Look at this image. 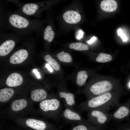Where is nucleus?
I'll return each instance as SVG.
<instances>
[{
	"label": "nucleus",
	"mask_w": 130,
	"mask_h": 130,
	"mask_svg": "<svg viewBox=\"0 0 130 130\" xmlns=\"http://www.w3.org/2000/svg\"><path fill=\"white\" fill-rule=\"evenodd\" d=\"M119 95L110 92L91 98L76 106V108L82 111H86L98 109L108 112L119 103Z\"/></svg>",
	"instance_id": "obj_1"
},
{
	"label": "nucleus",
	"mask_w": 130,
	"mask_h": 130,
	"mask_svg": "<svg viewBox=\"0 0 130 130\" xmlns=\"http://www.w3.org/2000/svg\"><path fill=\"white\" fill-rule=\"evenodd\" d=\"M39 107L43 112L47 113L59 123L63 111L61 100L58 97L45 99L41 101Z\"/></svg>",
	"instance_id": "obj_2"
},
{
	"label": "nucleus",
	"mask_w": 130,
	"mask_h": 130,
	"mask_svg": "<svg viewBox=\"0 0 130 130\" xmlns=\"http://www.w3.org/2000/svg\"><path fill=\"white\" fill-rule=\"evenodd\" d=\"M87 112V120L91 124L105 130L111 120L110 114L107 111L101 109H96Z\"/></svg>",
	"instance_id": "obj_3"
},
{
	"label": "nucleus",
	"mask_w": 130,
	"mask_h": 130,
	"mask_svg": "<svg viewBox=\"0 0 130 130\" xmlns=\"http://www.w3.org/2000/svg\"><path fill=\"white\" fill-rule=\"evenodd\" d=\"M114 88V85L107 80L95 82L90 86L86 93L87 99L106 92H110Z\"/></svg>",
	"instance_id": "obj_4"
},
{
	"label": "nucleus",
	"mask_w": 130,
	"mask_h": 130,
	"mask_svg": "<svg viewBox=\"0 0 130 130\" xmlns=\"http://www.w3.org/2000/svg\"><path fill=\"white\" fill-rule=\"evenodd\" d=\"M65 124L72 125L79 124H90L87 120L84 119L78 111L69 108H65L61 115Z\"/></svg>",
	"instance_id": "obj_5"
},
{
	"label": "nucleus",
	"mask_w": 130,
	"mask_h": 130,
	"mask_svg": "<svg viewBox=\"0 0 130 130\" xmlns=\"http://www.w3.org/2000/svg\"><path fill=\"white\" fill-rule=\"evenodd\" d=\"M8 22L13 28L20 31L32 28V22L28 19L17 14H13L9 17Z\"/></svg>",
	"instance_id": "obj_6"
},
{
	"label": "nucleus",
	"mask_w": 130,
	"mask_h": 130,
	"mask_svg": "<svg viewBox=\"0 0 130 130\" xmlns=\"http://www.w3.org/2000/svg\"><path fill=\"white\" fill-rule=\"evenodd\" d=\"M128 104L119 103L115 110L110 114L111 120L118 123L127 117L130 112V105Z\"/></svg>",
	"instance_id": "obj_7"
},
{
	"label": "nucleus",
	"mask_w": 130,
	"mask_h": 130,
	"mask_svg": "<svg viewBox=\"0 0 130 130\" xmlns=\"http://www.w3.org/2000/svg\"><path fill=\"white\" fill-rule=\"evenodd\" d=\"M58 97L63 102L65 108L73 109L76 106L75 96L72 93L65 91H60L59 92Z\"/></svg>",
	"instance_id": "obj_8"
},
{
	"label": "nucleus",
	"mask_w": 130,
	"mask_h": 130,
	"mask_svg": "<svg viewBox=\"0 0 130 130\" xmlns=\"http://www.w3.org/2000/svg\"><path fill=\"white\" fill-rule=\"evenodd\" d=\"M28 54V52L26 50L20 49L15 52L11 56L10 62L13 64L21 63L27 58Z\"/></svg>",
	"instance_id": "obj_9"
},
{
	"label": "nucleus",
	"mask_w": 130,
	"mask_h": 130,
	"mask_svg": "<svg viewBox=\"0 0 130 130\" xmlns=\"http://www.w3.org/2000/svg\"><path fill=\"white\" fill-rule=\"evenodd\" d=\"M63 18L65 22L70 24L78 23L81 18L80 14L73 10H69L65 12L63 14Z\"/></svg>",
	"instance_id": "obj_10"
},
{
	"label": "nucleus",
	"mask_w": 130,
	"mask_h": 130,
	"mask_svg": "<svg viewBox=\"0 0 130 130\" xmlns=\"http://www.w3.org/2000/svg\"><path fill=\"white\" fill-rule=\"evenodd\" d=\"M23 81V78L20 74L17 73H13L8 77L6 83L8 86L13 87L20 85Z\"/></svg>",
	"instance_id": "obj_11"
},
{
	"label": "nucleus",
	"mask_w": 130,
	"mask_h": 130,
	"mask_svg": "<svg viewBox=\"0 0 130 130\" xmlns=\"http://www.w3.org/2000/svg\"><path fill=\"white\" fill-rule=\"evenodd\" d=\"M15 45V41L12 39L6 40L0 46V56H3L8 54Z\"/></svg>",
	"instance_id": "obj_12"
},
{
	"label": "nucleus",
	"mask_w": 130,
	"mask_h": 130,
	"mask_svg": "<svg viewBox=\"0 0 130 130\" xmlns=\"http://www.w3.org/2000/svg\"><path fill=\"white\" fill-rule=\"evenodd\" d=\"M39 7L38 3H28L25 4L22 6L21 10L22 13L26 15H33L38 13Z\"/></svg>",
	"instance_id": "obj_13"
},
{
	"label": "nucleus",
	"mask_w": 130,
	"mask_h": 130,
	"mask_svg": "<svg viewBox=\"0 0 130 130\" xmlns=\"http://www.w3.org/2000/svg\"><path fill=\"white\" fill-rule=\"evenodd\" d=\"M117 2L113 0H104L102 1L100 3V6L103 11L108 12L115 11L117 7Z\"/></svg>",
	"instance_id": "obj_14"
},
{
	"label": "nucleus",
	"mask_w": 130,
	"mask_h": 130,
	"mask_svg": "<svg viewBox=\"0 0 130 130\" xmlns=\"http://www.w3.org/2000/svg\"><path fill=\"white\" fill-rule=\"evenodd\" d=\"M47 97V94L44 90L38 89L32 91L31 93L32 99L36 102L42 101L46 99Z\"/></svg>",
	"instance_id": "obj_15"
},
{
	"label": "nucleus",
	"mask_w": 130,
	"mask_h": 130,
	"mask_svg": "<svg viewBox=\"0 0 130 130\" xmlns=\"http://www.w3.org/2000/svg\"><path fill=\"white\" fill-rule=\"evenodd\" d=\"M14 91L11 88H4L0 90V101L5 102L8 101L12 97Z\"/></svg>",
	"instance_id": "obj_16"
},
{
	"label": "nucleus",
	"mask_w": 130,
	"mask_h": 130,
	"mask_svg": "<svg viewBox=\"0 0 130 130\" xmlns=\"http://www.w3.org/2000/svg\"><path fill=\"white\" fill-rule=\"evenodd\" d=\"M68 130H105L94 126L90 123L79 124L72 125Z\"/></svg>",
	"instance_id": "obj_17"
},
{
	"label": "nucleus",
	"mask_w": 130,
	"mask_h": 130,
	"mask_svg": "<svg viewBox=\"0 0 130 130\" xmlns=\"http://www.w3.org/2000/svg\"><path fill=\"white\" fill-rule=\"evenodd\" d=\"M27 105V102L26 100L23 99H17L12 102L11 108L13 110L17 111L25 108Z\"/></svg>",
	"instance_id": "obj_18"
},
{
	"label": "nucleus",
	"mask_w": 130,
	"mask_h": 130,
	"mask_svg": "<svg viewBox=\"0 0 130 130\" xmlns=\"http://www.w3.org/2000/svg\"><path fill=\"white\" fill-rule=\"evenodd\" d=\"M88 77L86 71H82L78 72L77 74L76 83L79 86H83L85 83Z\"/></svg>",
	"instance_id": "obj_19"
},
{
	"label": "nucleus",
	"mask_w": 130,
	"mask_h": 130,
	"mask_svg": "<svg viewBox=\"0 0 130 130\" xmlns=\"http://www.w3.org/2000/svg\"><path fill=\"white\" fill-rule=\"evenodd\" d=\"M54 32L52 30L51 26H48L45 28L44 32V39L49 42H51L54 38Z\"/></svg>",
	"instance_id": "obj_20"
},
{
	"label": "nucleus",
	"mask_w": 130,
	"mask_h": 130,
	"mask_svg": "<svg viewBox=\"0 0 130 130\" xmlns=\"http://www.w3.org/2000/svg\"><path fill=\"white\" fill-rule=\"evenodd\" d=\"M45 60L49 65H51L53 69L56 71H59L60 69V66L59 64L51 56L49 55H47L44 57Z\"/></svg>",
	"instance_id": "obj_21"
},
{
	"label": "nucleus",
	"mask_w": 130,
	"mask_h": 130,
	"mask_svg": "<svg viewBox=\"0 0 130 130\" xmlns=\"http://www.w3.org/2000/svg\"><path fill=\"white\" fill-rule=\"evenodd\" d=\"M69 47L71 49L79 51L87 50L89 49V46L88 45L81 42L72 43L70 44Z\"/></svg>",
	"instance_id": "obj_22"
},
{
	"label": "nucleus",
	"mask_w": 130,
	"mask_h": 130,
	"mask_svg": "<svg viewBox=\"0 0 130 130\" xmlns=\"http://www.w3.org/2000/svg\"><path fill=\"white\" fill-rule=\"evenodd\" d=\"M57 56L60 61L65 63H70L72 61L71 55L68 53L64 52V51L58 54Z\"/></svg>",
	"instance_id": "obj_23"
},
{
	"label": "nucleus",
	"mask_w": 130,
	"mask_h": 130,
	"mask_svg": "<svg viewBox=\"0 0 130 130\" xmlns=\"http://www.w3.org/2000/svg\"><path fill=\"white\" fill-rule=\"evenodd\" d=\"M112 59L111 56L108 54L101 53L99 54L96 59V61L99 63H104L109 62Z\"/></svg>",
	"instance_id": "obj_24"
},
{
	"label": "nucleus",
	"mask_w": 130,
	"mask_h": 130,
	"mask_svg": "<svg viewBox=\"0 0 130 130\" xmlns=\"http://www.w3.org/2000/svg\"><path fill=\"white\" fill-rule=\"evenodd\" d=\"M114 130H130V125L117 123Z\"/></svg>",
	"instance_id": "obj_25"
},
{
	"label": "nucleus",
	"mask_w": 130,
	"mask_h": 130,
	"mask_svg": "<svg viewBox=\"0 0 130 130\" xmlns=\"http://www.w3.org/2000/svg\"><path fill=\"white\" fill-rule=\"evenodd\" d=\"M84 34V32L83 31L81 30H79L77 32L76 35V38L79 40H80L83 37Z\"/></svg>",
	"instance_id": "obj_26"
},
{
	"label": "nucleus",
	"mask_w": 130,
	"mask_h": 130,
	"mask_svg": "<svg viewBox=\"0 0 130 130\" xmlns=\"http://www.w3.org/2000/svg\"><path fill=\"white\" fill-rule=\"evenodd\" d=\"M96 37L95 36L92 37L90 40L87 41V42L89 44H91L93 43L96 39Z\"/></svg>",
	"instance_id": "obj_27"
},
{
	"label": "nucleus",
	"mask_w": 130,
	"mask_h": 130,
	"mask_svg": "<svg viewBox=\"0 0 130 130\" xmlns=\"http://www.w3.org/2000/svg\"><path fill=\"white\" fill-rule=\"evenodd\" d=\"M45 67L47 68L48 70L51 72H52L53 71L52 68L51 67L48 63L46 64L45 66Z\"/></svg>",
	"instance_id": "obj_28"
},
{
	"label": "nucleus",
	"mask_w": 130,
	"mask_h": 130,
	"mask_svg": "<svg viewBox=\"0 0 130 130\" xmlns=\"http://www.w3.org/2000/svg\"><path fill=\"white\" fill-rule=\"evenodd\" d=\"M33 72L35 74L37 77L38 78H40V75L39 72L38 71L37 69H34L33 70Z\"/></svg>",
	"instance_id": "obj_29"
},
{
	"label": "nucleus",
	"mask_w": 130,
	"mask_h": 130,
	"mask_svg": "<svg viewBox=\"0 0 130 130\" xmlns=\"http://www.w3.org/2000/svg\"><path fill=\"white\" fill-rule=\"evenodd\" d=\"M121 38L123 39L124 42L126 41L127 39L125 34H123L121 37Z\"/></svg>",
	"instance_id": "obj_30"
},
{
	"label": "nucleus",
	"mask_w": 130,
	"mask_h": 130,
	"mask_svg": "<svg viewBox=\"0 0 130 130\" xmlns=\"http://www.w3.org/2000/svg\"><path fill=\"white\" fill-rule=\"evenodd\" d=\"M118 35V36L121 37V36L124 34L122 30L119 29L117 30Z\"/></svg>",
	"instance_id": "obj_31"
},
{
	"label": "nucleus",
	"mask_w": 130,
	"mask_h": 130,
	"mask_svg": "<svg viewBox=\"0 0 130 130\" xmlns=\"http://www.w3.org/2000/svg\"><path fill=\"white\" fill-rule=\"evenodd\" d=\"M129 86L130 88V82H129Z\"/></svg>",
	"instance_id": "obj_32"
}]
</instances>
